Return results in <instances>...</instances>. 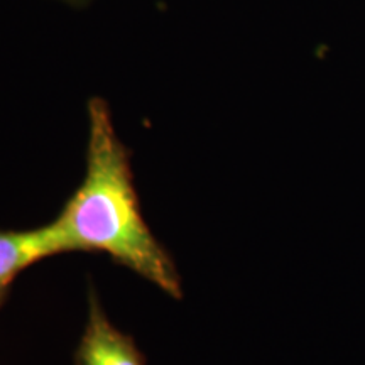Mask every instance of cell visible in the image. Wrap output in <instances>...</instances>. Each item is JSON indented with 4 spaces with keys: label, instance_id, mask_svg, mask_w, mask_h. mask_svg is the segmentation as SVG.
<instances>
[{
    "label": "cell",
    "instance_id": "3957f363",
    "mask_svg": "<svg viewBox=\"0 0 365 365\" xmlns=\"http://www.w3.org/2000/svg\"><path fill=\"white\" fill-rule=\"evenodd\" d=\"M65 254L53 222L29 230H0V284L11 286L26 269Z\"/></svg>",
    "mask_w": 365,
    "mask_h": 365
},
{
    "label": "cell",
    "instance_id": "5b68a950",
    "mask_svg": "<svg viewBox=\"0 0 365 365\" xmlns=\"http://www.w3.org/2000/svg\"><path fill=\"white\" fill-rule=\"evenodd\" d=\"M59 2L68 4V6H71V7H85V6H88L91 0H59Z\"/></svg>",
    "mask_w": 365,
    "mask_h": 365
},
{
    "label": "cell",
    "instance_id": "6da1fadb",
    "mask_svg": "<svg viewBox=\"0 0 365 365\" xmlns=\"http://www.w3.org/2000/svg\"><path fill=\"white\" fill-rule=\"evenodd\" d=\"M53 225L65 254H105L171 298H182L175 259L144 218L130 150L117 135L107 100L100 97L88 100L85 176Z\"/></svg>",
    "mask_w": 365,
    "mask_h": 365
},
{
    "label": "cell",
    "instance_id": "7a4b0ae2",
    "mask_svg": "<svg viewBox=\"0 0 365 365\" xmlns=\"http://www.w3.org/2000/svg\"><path fill=\"white\" fill-rule=\"evenodd\" d=\"M75 365H145L134 336L108 319L93 286L88 287V317L75 350Z\"/></svg>",
    "mask_w": 365,
    "mask_h": 365
},
{
    "label": "cell",
    "instance_id": "277c9868",
    "mask_svg": "<svg viewBox=\"0 0 365 365\" xmlns=\"http://www.w3.org/2000/svg\"><path fill=\"white\" fill-rule=\"evenodd\" d=\"M9 291H11V286H6V284H0V308L6 304V301L9 298Z\"/></svg>",
    "mask_w": 365,
    "mask_h": 365
}]
</instances>
